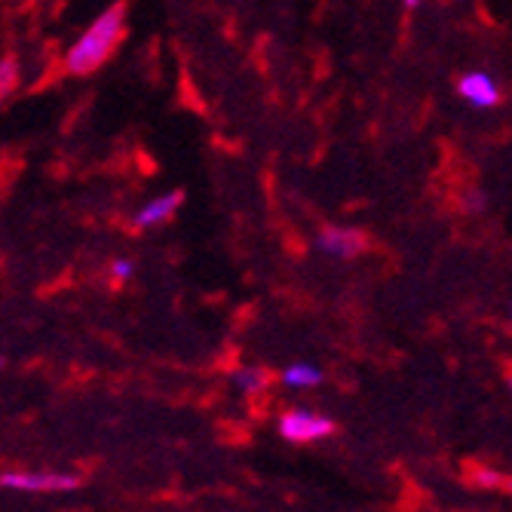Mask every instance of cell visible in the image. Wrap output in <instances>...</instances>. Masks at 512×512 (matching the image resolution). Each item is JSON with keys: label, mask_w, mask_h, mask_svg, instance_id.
Masks as SVG:
<instances>
[{"label": "cell", "mask_w": 512, "mask_h": 512, "mask_svg": "<svg viewBox=\"0 0 512 512\" xmlns=\"http://www.w3.org/2000/svg\"><path fill=\"white\" fill-rule=\"evenodd\" d=\"M123 34H126V4H120L102 10L92 25L68 46L65 53V71L71 77H89L96 74L114 53L117 46L123 43Z\"/></svg>", "instance_id": "6da1fadb"}, {"label": "cell", "mask_w": 512, "mask_h": 512, "mask_svg": "<svg viewBox=\"0 0 512 512\" xmlns=\"http://www.w3.org/2000/svg\"><path fill=\"white\" fill-rule=\"evenodd\" d=\"M276 433L283 436L289 445H316V442H325L335 433V421L316 408L292 405L276 417Z\"/></svg>", "instance_id": "7a4b0ae2"}, {"label": "cell", "mask_w": 512, "mask_h": 512, "mask_svg": "<svg viewBox=\"0 0 512 512\" xmlns=\"http://www.w3.org/2000/svg\"><path fill=\"white\" fill-rule=\"evenodd\" d=\"M0 485L19 494H65V491H74L80 479L62 470L56 473L53 470H7V473H0Z\"/></svg>", "instance_id": "3957f363"}, {"label": "cell", "mask_w": 512, "mask_h": 512, "mask_svg": "<svg viewBox=\"0 0 512 512\" xmlns=\"http://www.w3.org/2000/svg\"><path fill=\"white\" fill-rule=\"evenodd\" d=\"M457 96L476 111H491L503 102V89L488 71H467L457 80Z\"/></svg>", "instance_id": "277c9868"}, {"label": "cell", "mask_w": 512, "mask_h": 512, "mask_svg": "<svg viewBox=\"0 0 512 512\" xmlns=\"http://www.w3.org/2000/svg\"><path fill=\"white\" fill-rule=\"evenodd\" d=\"M316 246L325 252V255H332L338 261H350L356 255L365 252L368 240L362 230L356 227H347V224H329V227H322L319 230V237H316Z\"/></svg>", "instance_id": "5b68a950"}, {"label": "cell", "mask_w": 512, "mask_h": 512, "mask_svg": "<svg viewBox=\"0 0 512 512\" xmlns=\"http://www.w3.org/2000/svg\"><path fill=\"white\" fill-rule=\"evenodd\" d=\"M181 203H184V194H181V191L157 194V197H151L148 203H142V206L135 209L132 227H135V230H154V227H163V224H169V221L178 215Z\"/></svg>", "instance_id": "8992f818"}, {"label": "cell", "mask_w": 512, "mask_h": 512, "mask_svg": "<svg viewBox=\"0 0 512 512\" xmlns=\"http://www.w3.org/2000/svg\"><path fill=\"white\" fill-rule=\"evenodd\" d=\"M322 368L313 362H292L279 371V384L286 390H316L322 384Z\"/></svg>", "instance_id": "52a82bcc"}, {"label": "cell", "mask_w": 512, "mask_h": 512, "mask_svg": "<svg viewBox=\"0 0 512 512\" xmlns=\"http://www.w3.org/2000/svg\"><path fill=\"white\" fill-rule=\"evenodd\" d=\"M230 384H234L240 396H261L270 387V371L264 365H240L230 375Z\"/></svg>", "instance_id": "ba28073f"}, {"label": "cell", "mask_w": 512, "mask_h": 512, "mask_svg": "<svg viewBox=\"0 0 512 512\" xmlns=\"http://www.w3.org/2000/svg\"><path fill=\"white\" fill-rule=\"evenodd\" d=\"M467 476H470L473 488H479V491H503L509 485V479L497 467H491V463H482V460L470 463Z\"/></svg>", "instance_id": "9c48e42d"}, {"label": "cell", "mask_w": 512, "mask_h": 512, "mask_svg": "<svg viewBox=\"0 0 512 512\" xmlns=\"http://www.w3.org/2000/svg\"><path fill=\"white\" fill-rule=\"evenodd\" d=\"M19 86V62L16 56H0V102L13 96V89Z\"/></svg>", "instance_id": "30bf717a"}, {"label": "cell", "mask_w": 512, "mask_h": 512, "mask_svg": "<svg viewBox=\"0 0 512 512\" xmlns=\"http://www.w3.org/2000/svg\"><path fill=\"white\" fill-rule=\"evenodd\" d=\"M132 273H135V264L129 258H114L111 267H108V276H111L114 286H126L132 279Z\"/></svg>", "instance_id": "8fae6325"}, {"label": "cell", "mask_w": 512, "mask_h": 512, "mask_svg": "<svg viewBox=\"0 0 512 512\" xmlns=\"http://www.w3.org/2000/svg\"><path fill=\"white\" fill-rule=\"evenodd\" d=\"M463 209L467 212H485V197H482V191H467V197H463Z\"/></svg>", "instance_id": "7c38bea8"}, {"label": "cell", "mask_w": 512, "mask_h": 512, "mask_svg": "<svg viewBox=\"0 0 512 512\" xmlns=\"http://www.w3.org/2000/svg\"><path fill=\"white\" fill-rule=\"evenodd\" d=\"M402 4H405V10H417V7L424 4V0H402Z\"/></svg>", "instance_id": "4fadbf2b"}, {"label": "cell", "mask_w": 512, "mask_h": 512, "mask_svg": "<svg viewBox=\"0 0 512 512\" xmlns=\"http://www.w3.org/2000/svg\"><path fill=\"white\" fill-rule=\"evenodd\" d=\"M0 365H4V359H0Z\"/></svg>", "instance_id": "5bb4252c"}]
</instances>
